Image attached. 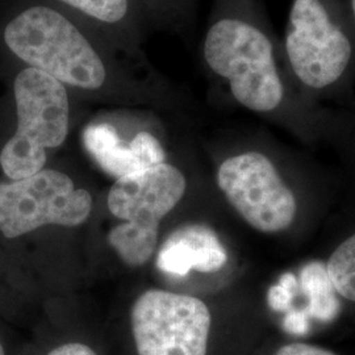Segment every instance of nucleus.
<instances>
[{
	"label": "nucleus",
	"instance_id": "f257e3e1",
	"mask_svg": "<svg viewBox=\"0 0 355 355\" xmlns=\"http://www.w3.org/2000/svg\"><path fill=\"white\" fill-rule=\"evenodd\" d=\"M204 60L228 83L233 98L257 114H283L303 96L286 64L282 42L258 19L216 20L205 35Z\"/></svg>",
	"mask_w": 355,
	"mask_h": 355
},
{
	"label": "nucleus",
	"instance_id": "f03ea898",
	"mask_svg": "<svg viewBox=\"0 0 355 355\" xmlns=\"http://www.w3.org/2000/svg\"><path fill=\"white\" fill-rule=\"evenodd\" d=\"M280 42L303 94H336L354 82L355 29L345 0H292Z\"/></svg>",
	"mask_w": 355,
	"mask_h": 355
},
{
	"label": "nucleus",
	"instance_id": "7ed1b4c3",
	"mask_svg": "<svg viewBox=\"0 0 355 355\" xmlns=\"http://www.w3.org/2000/svg\"><path fill=\"white\" fill-rule=\"evenodd\" d=\"M8 48L32 69L62 85L102 87L105 69L89 41L61 13L33 7L15 17L4 31Z\"/></svg>",
	"mask_w": 355,
	"mask_h": 355
},
{
	"label": "nucleus",
	"instance_id": "20e7f679",
	"mask_svg": "<svg viewBox=\"0 0 355 355\" xmlns=\"http://www.w3.org/2000/svg\"><path fill=\"white\" fill-rule=\"evenodd\" d=\"M186 187L184 175L168 164L114 182L107 203L111 214L124 223L110 232L108 242L128 266H142L150 259L159 221L180 202Z\"/></svg>",
	"mask_w": 355,
	"mask_h": 355
},
{
	"label": "nucleus",
	"instance_id": "39448f33",
	"mask_svg": "<svg viewBox=\"0 0 355 355\" xmlns=\"http://www.w3.org/2000/svg\"><path fill=\"white\" fill-rule=\"evenodd\" d=\"M17 130L0 153L4 174L13 180L42 170L46 149L62 145L69 130V99L64 85L28 67L13 85Z\"/></svg>",
	"mask_w": 355,
	"mask_h": 355
},
{
	"label": "nucleus",
	"instance_id": "423d86ee",
	"mask_svg": "<svg viewBox=\"0 0 355 355\" xmlns=\"http://www.w3.org/2000/svg\"><path fill=\"white\" fill-rule=\"evenodd\" d=\"M130 324L137 355H208L212 315L198 297L144 292L132 306Z\"/></svg>",
	"mask_w": 355,
	"mask_h": 355
},
{
	"label": "nucleus",
	"instance_id": "0eeeda50",
	"mask_svg": "<svg viewBox=\"0 0 355 355\" xmlns=\"http://www.w3.org/2000/svg\"><path fill=\"white\" fill-rule=\"evenodd\" d=\"M92 199L57 170L0 183V232L16 239L45 225L78 227L91 212Z\"/></svg>",
	"mask_w": 355,
	"mask_h": 355
},
{
	"label": "nucleus",
	"instance_id": "6e6552de",
	"mask_svg": "<svg viewBox=\"0 0 355 355\" xmlns=\"http://www.w3.org/2000/svg\"><path fill=\"white\" fill-rule=\"evenodd\" d=\"M217 184L242 218L259 232H283L295 221L296 198L265 153L229 157L218 167Z\"/></svg>",
	"mask_w": 355,
	"mask_h": 355
},
{
	"label": "nucleus",
	"instance_id": "1a4fd4ad",
	"mask_svg": "<svg viewBox=\"0 0 355 355\" xmlns=\"http://www.w3.org/2000/svg\"><path fill=\"white\" fill-rule=\"evenodd\" d=\"M83 144L98 165L117 179L165 164L161 144L148 132H141L132 142H125L114 127L94 124L85 129Z\"/></svg>",
	"mask_w": 355,
	"mask_h": 355
},
{
	"label": "nucleus",
	"instance_id": "9d476101",
	"mask_svg": "<svg viewBox=\"0 0 355 355\" xmlns=\"http://www.w3.org/2000/svg\"><path fill=\"white\" fill-rule=\"evenodd\" d=\"M228 254L215 232L203 224L174 230L159 249L157 266L170 275H187L192 268L215 272L227 263Z\"/></svg>",
	"mask_w": 355,
	"mask_h": 355
},
{
	"label": "nucleus",
	"instance_id": "9b49d317",
	"mask_svg": "<svg viewBox=\"0 0 355 355\" xmlns=\"http://www.w3.org/2000/svg\"><path fill=\"white\" fill-rule=\"evenodd\" d=\"M302 282L311 297L312 313L321 320L334 318L338 309V302L325 266L318 262L309 263L302 272Z\"/></svg>",
	"mask_w": 355,
	"mask_h": 355
},
{
	"label": "nucleus",
	"instance_id": "f8f14e48",
	"mask_svg": "<svg viewBox=\"0 0 355 355\" xmlns=\"http://www.w3.org/2000/svg\"><path fill=\"white\" fill-rule=\"evenodd\" d=\"M325 268L336 292L355 303V234L333 252Z\"/></svg>",
	"mask_w": 355,
	"mask_h": 355
},
{
	"label": "nucleus",
	"instance_id": "ddd939ff",
	"mask_svg": "<svg viewBox=\"0 0 355 355\" xmlns=\"http://www.w3.org/2000/svg\"><path fill=\"white\" fill-rule=\"evenodd\" d=\"M82 12L105 23L121 20L128 11V0H61Z\"/></svg>",
	"mask_w": 355,
	"mask_h": 355
},
{
	"label": "nucleus",
	"instance_id": "4468645a",
	"mask_svg": "<svg viewBox=\"0 0 355 355\" xmlns=\"http://www.w3.org/2000/svg\"><path fill=\"white\" fill-rule=\"evenodd\" d=\"M271 355H338L327 347L313 343H284L279 346Z\"/></svg>",
	"mask_w": 355,
	"mask_h": 355
},
{
	"label": "nucleus",
	"instance_id": "2eb2a0df",
	"mask_svg": "<svg viewBox=\"0 0 355 355\" xmlns=\"http://www.w3.org/2000/svg\"><path fill=\"white\" fill-rule=\"evenodd\" d=\"M46 355H98L94 349L80 343H67L57 346Z\"/></svg>",
	"mask_w": 355,
	"mask_h": 355
},
{
	"label": "nucleus",
	"instance_id": "dca6fc26",
	"mask_svg": "<svg viewBox=\"0 0 355 355\" xmlns=\"http://www.w3.org/2000/svg\"><path fill=\"white\" fill-rule=\"evenodd\" d=\"M345 4H346L347 12H349V16L352 19V23L355 29V0H345Z\"/></svg>",
	"mask_w": 355,
	"mask_h": 355
},
{
	"label": "nucleus",
	"instance_id": "f3484780",
	"mask_svg": "<svg viewBox=\"0 0 355 355\" xmlns=\"http://www.w3.org/2000/svg\"><path fill=\"white\" fill-rule=\"evenodd\" d=\"M0 355H6L4 354V349H3V346H1V343H0Z\"/></svg>",
	"mask_w": 355,
	"mask_h": 355
}]
</instances>
